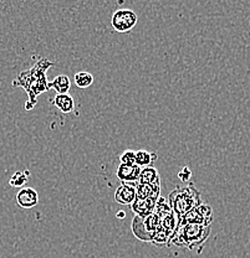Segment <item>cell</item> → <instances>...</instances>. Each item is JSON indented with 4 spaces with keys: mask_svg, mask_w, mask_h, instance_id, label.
I'll return each mask as SVG.
<instances>
[{
    "mask_svg": "<svg viewBox=\"0 0 250 258\" xmlns=\"http://www.w3.org/2000/svg\"><path fill=\"white\" fill-rule=\"evenodd\" d=\"M53 66L54 62L46 58H41L31 69L21 71L17 79L13 81L14 87L24 88V91L28 93L29 99L25 103L26 111H31L36 104L37 97L50 90V82L47 81L46 75L47 70Z\"/></svg>",
    "mask_w": 250,
    "mask_h": 258,
    "instance_id": "1",
    "label": "cell"
},
{
    "mask_svg": "<svg viewBox=\"0 0 250 258\" xmlns=\"http://www.w3.org/2000/svg\"><path fill=\"white\" fill-rule=\"evenodd\" d=\"M211 235V226L203 225H183L177 226L173 235L169 238L168 247H179L189 251L199 249L203 247Z\"/></svg>",
    "mask_w": 250,
    "mask_h": 258,
    "instance_id": "2",
    "label": "cell"
},
{
    "mask_svg": "<svg viewBox=\"0 0 250 258\" xmlns=\"http://www.w3.org/2000/svg\"><path fill=\"white\" fill-rule=\"evenodd\" d=\"M168 203L171 209L173 210V212L179 219V217L183 216L187 212L192 211L193 209L201 205V192L198 191L193 182H189L185 186L177 187V189H174L173 191L169 194Z\"/></svg>",
    "mask_w": 250,
    "mask_h": 258,
    "instance_id": "3",
    "label": "cell"
},
{
    "mask_svg": "<svg viewBox=\"0 0 250 258\" xmlns=\"http://www.w3.org/2000/svg\"><path fill=\"white\" fill-rule=\"evenodd\" d=\"M160 230V216L155 212L146 217L134 216L132 221V232L138 240L152 242Z\"/></svg>",
    "mask_w": 250,
    "mask_h": 258,
    "instance_id": "4",
    "label": "cell"
},
{
    "mask_svg": "<svg viewBox=\"0 0 250 258\" xmlns=\"http://www.w3.org/2000/svg\"><path fill=\"white\" fill-rule=\"evenodd\" d=\"M214 219L213 209L208 205V204H201L192 211L187 212L178 219L177 226L183 225H203V226H211Z\"/></svg>",
    "mask_w": 250,
    "mask_h": 258,
    "instance_id": "5",
    "label": "cell"
},
{
    "mask_svg": "<svg viewBox=\"0 0 250 258\" xmlns=\"http://www.w3.org/2000/svg\"><path fill=\"white\" fill-rule=\"evenodd\" d=\"M138 16L131 9L116 10L112 15V28L117 32H130L136 26Z\"/></svg>",
    "mask_w": 250,
    "mask_h": 258,
    "instance_id": "6",
    "label": "cell"
},
{
    "mask_svg": "<svg viewBox=\"0 0 250 258\" xmlns=\"http://www.w3.org/2000/svg\"><path fill=\"white\" fill-rule=\"evenodd\" d=\"M136 184L137 182H122L115 191V201L120 205H131L137 199Z\"/></svg>",
    "mask_w": 250,
    "mask_h": 258,
    "instance_id": "7",
    "label": "cell"
},
{
    "mask_svg": "<svg viewBox=\"0 0 250 258\" xmlns=\"http://www.w3.org/2000/svg\"><path fill=\"white\" fill-rule=\"evenodd\" d=\"M15 200L21 209H33L39 204V194L34 187H23L18 191Z\"/></svg>",
    "mask_w": 250,
    "mask_h": 258,
    "instance_id": "8",
    "label": "cell"
},
{
    "mask_svg": "<svg viewBox=\"0 0 250 258\" xmlns=\"http://www.w3.org/2000/svg\"><path fill=\"white\" fill-rule=\"evenodd\" d=\"M158 199H138L131 204V210L136 216L146 217L155 211Z\"/></svg>",
    "mask_w": 250,
    "mask_h": 258,
    "instance_id": "9",
    "label": "cell"
},
{
    "mask_svg": "<svg viewBox=\"0 0 250 258\" xmlns=\"http://www.w3.org/2000/svg\"><path fill=\"white\" fill-rule=\"evenodd\" d=\"M141 169L138 165H125V164H120L116 170V176L118 177L121 182H138L139 174H141Z\"/></svg>",
    "mask_w": 250,
    "mask_h": 258,
    "instance_id": "10",
    "label": "cell"
},
{
    "mask_svg": "<svg viewBox=\"0 0 250 258\" xmlns=\"http://www.w3.org/2000/svg\"><path fill=\"white\" fill-rule=\"evenodd\" d=\"M136 195L138 199H160L161 181L155 184H136Z\"/></svg>",
    "mask_w": 250,
    "mask_h": 258,
    "instance_id": "11",
    "label": "cell"
},
{
    "mask_svg": "<svg viewBox=\"0 0 250 258\" xmlns=\"http://www.w3.org/2000/svg\"><path fill=\"white\" fill-rule=\"evenodd\" d=\"M53 104L63 113H71L75 109V101L69 93L65 95H56L55 98L53 99Z\"/></svg>",
    "mask_w": 250,
    "mask_h": 258,
    "instance_id": "12",
    "label": "cell"
},
{
    "mask_svg": "<svg viewBox=\"0 0 250 258\" xmlns=\"http://www.w3.org/2000/svg\"><path fill=\"white\" fill-rule=\"evenodd\" d=\"M70 87H71V81H70L67 75H59L58 77L50 82V90H55L56 95H65L69 93Z\"/></svg>",
    "mask_w": 250,
    "mask_h": 258,
    "instance_id": "13",
    "label": "cell"
},
{
    "mask_svg": "<svg viewBox=\"0 0 250 258\" xmlns=\"http://www.w3.org/2000/svg\"><path fill=\"white\" fill-rule=\"evenodd\" d=\"M161 181V175L158 170L153 166H147V168L141 169L138 182L139 184H155V182Z\"/></svg>",
    "mask_w": 250,
    "mask_h": 258,
    "instance_id": "14",
    "label": "cell"
},
{
    "mask_svg": "<svg viewBox=\"0 0 250 258\" xmlns=\"http://www.w3.org/2000/svg\"><path fill=\"white\" fill-rule=\"evenodd\" d=\"M157 154L156 153H151L148 150L139 149L136 152V165L139 168H147V166H152V164L157 160Z\"/></svg>",
    "mask_w": 250,
    "mask_h": 258,
    "instance_id": "15",
    "label": "cell"
},
{
    "mask_svg": "<svg viewBox=\"0 0 250 258\" xmlns=\"http://www.w3.org/2000/svg\"><path fill=\"white\" fill-rule=\"evenodd\" d=\"M29 176H30V171L29 170L17 171V173L13 174V176L10 177V186L17 187V189H23V187H25L26 182L29 181Z\"/></svg>",
    "mask_w": 250,
    "mask_h": 258,
    "instance_id": "16",
    "label": "cell"
},
{
    "mask_svg": "<svg viewBox=\"0 0 250 258\" xmlns=\"http://www.w3.org/2000/svg\"><path fill=\"white\" fill-rule=\"evenodd\" d=\"M75 81V85L77 86L81 90H86V88L90 87L91 85L93 83V75L90 74V72H86V71H81V72H77L74 77Z\"/></svg>",
    "mask_w": 250,
    "mask_h": 258,
    "instance_id": "17",
    "label": "cell"
},
{
    "mask_svg": "<svg viewBox=\"0 0 250 258\" xmlns=\"http://www.w3.org/2000/svg\"><path fill=\"white\" fill-rule=\"evenodd\" d=\"M121 164L133 166L136 165V152L134 150H125L120 157Z\"/></svg>",
    "mask_w": 250,
    "mask_h": 258,
    "instance_id": "18",
    "label": "cell"
},
{
    "mask_svg": "<svg viewBox=\"0 0 250 258\" xmlns=\"http://www.w3.org/2000/svg\"><path fill=\"white\" fill-rule=\"evenodd\" d=\"M178 177H179V179H181L183 182L188 181V180H189L190 177H192V171H190L189 168H187V166H184V168L182 169L181 173L178 174Z\"/></svg>",
    "mask_w": 250,
    "mask_h": 258,
    "instance_id": "19",
    "label": "cell"
},
{
    "mask_svg": "<svg viewBox=\"0 0 250 258\" xmlns=\"http://www.w3.org/2000/svg\"><path fill=\"white\" fill-rule=\"evenodd\" d=\"M125 212H123V211H120V212H118V214H117V216H118V219H123V217H125Z\"/></svg>",
    "mask_w": 250,
    "mask_h": 258,
    "instance_id": "20",
    "label": "cell"
}]
</instances>
